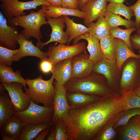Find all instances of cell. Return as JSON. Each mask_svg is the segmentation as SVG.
Returning a JSON list of instances; mask_svg holds the SVG:
<instances>
[{
  "label": "cell",
  "mask_w": 140,
  "mask_h": 140,
  "mask_svg": "<svg viewBox=\"0 0 140 140\" xmlns=\"http://www.w3.org/2000/svg\"><path fill=\"white\" fill-rule=\"evenodd\" d=\"M53 107L41 106L32 100L27 108L22 111L14 113L13 116L20 120L25 125L41 123L53 124Z\"/></svg>",
  "instance_id": "5b68a950"
},
{
  "label": "cell",
  "mask_w": 140,
  "mask_h": 140,
  "mask_svg": "<svg viewBox=\"0 0 140 140\" xmlns=\"http://www.w3.org/2000/svg\"><path fill=\"white\" fill-rule=\"evenodd\" d=\"M115 58L117 68L120 72L122 66L124 62L131 57L140 59L139 54L135 53L129 48L126 43L120 39L115 38Z\"/></svg>",
  "instance_id": "7402d4cb"
},
{
  "label": "cell",
  "mask_w": 140,
  "mask_h": 140,
  "mask_svg": "<svg viewBox=\"0 0 140 140\" xmlns=\"http://www.w3.org/2000/svg\"><path fill=\"white\" fill-rule=\"evenodd\" d=\"M0 7L8 18L25 15V10L36 9L38 6L50 4L45 0H33L20 2L18 0H0Z\"/></svg>",
  "instance_id": "9c48e42d"
},
{
  "label": "cell",
  "mask_w": 140,
  "mask_h": 140,
  "mask_svg": "<svg viewBox=\"0 0 140 140\" xmlns=\"http://www.w3.org/2000/svg\"><path fill=\"white\" fill-rule=\"evenodd\" d=\"M64 86L66 92H80L102 97L110 96L117 93L109 87L103 75L93 71L86 77L70 80Z\"/></svg>",
  "instance_id": "7a4b0ae2"
},
{
  "label": "cell",
  "mask_w": 140,
  "mask_h": 140,
  "mask_svg": "<svg viewBox=\"0 0 140 140\" xmlns=\"http://www.w3.org/2000/svg\"><path fill=\"white\" fill-rule=\"evenodd\" d=\"M5 89L0 85V129L15 112L14 106Z\"/></svg>",
  "instance_id": "44dd1931"
},
{
  "label": "cell",
  "mask_w": 140,
  "mask_h": 140,
  "mask_svg": "<svg viewBox=\"0 0 140 140\" xmlns=\"http://www.w3.org/2000/svg\"><path fill=\"white\" fill-rule=\"evenodd\" d=\"M93 71L103 75L111 89L116 93H120V72L118 69L115 59L110 60L104 58L100 62L94 65Z\"/></svg>",
  "instance_id": "ba28073f"
},
{
  "label": "cell",
  "mask_w": 140,
  "mask_h": 140,
  "mask_svg": "<svg viewBox=\"0 0 140 140\" xmlns=\"http://www.w3.org/2000/svg\"><path fill=\"white\" fill-rule=\"evenodd\" d=\"M140 85V59L131 57L123 64L120 72V93L134 90Z\"/></svg>",
  "instance_id": "8992f818"
},
{
  "label": "cell",
  "mask_w": 140,
  "mask_h": 140,
  "mask_svg": "<svg viewBox=\"0 0 140 140\" xmlns=\"http://www.w3.org/2000/svg\"><path fill=\"white\" fill-rule=\"evenodd\" d=\"M123 95L124 110L140 108V97L134 91L127 92L122 94Z\"/></svg>",
  "instance_id": "836d02e7"
},
{
  "label": "cell",
  "mask_w": 140,
  "mask_h": 140,
  "mask_svg": "<svg viewBox=\"0 0 140 140\" xmlns=\"http://www.w3.org/2000/svg\"><path fill=\"white\" fill-rule=\"evenodd\" d=\"M2 140H15L14 138L6 135L0 133Z\"/></svg>",
  "instance_id": "bcb514c9"
},
{
  "label": "cell",
  "mask_w": 140,
  "mask_h": 140,
  "mask_svg": "<svg viewBox=\"0 0 140 140\" xmlns=\"http://www.w3.org/2000/svg\"><path fill=\"white\" fill-rule=\"evenodd\" d=\"M53 84L55 91L53 120L54 124L58 120H62L65 117L71 108L67 101L66 90L64 86L58 83L55 81Z\"/></svg>",
  "instance_id": "8fae6325"
},
{
  "label": "cell",
  "mask_w": 140,
  "mask_h": 140,
  "mask_svg": "<svg viewBox=\"0 0 140 140\" xmlns=\"http://www.w3.org/2000/svg\"><path fill=\"white\" fill-rule=\"evenodd\" d=\"M133 11L135 17L136 27L137 30L140 23V0H137L135 3L130 6Z\"/></svg>",
  "instance_id": "74e56055"
},
{
  "label": "cell",
  "mask_w": 140,
  "mask_h": 140,
  "mask_svg": "<svg viewBox=\"0 0 140 140\" xmlns=\"http://www.w3.org/2000/svg\"><path fill=\"white\" fill-rule=\"evenodd\" d=\"M137 33H140V23L139 27L138 29L137 30Z\"/></svg>",
  "instance_id": "681fc988"
},
{
  "label": "cell",
  "mask_w": 140,
  "mask_h": 140,
  "mask_svg": "<svg viewBox=\"0 0 140 140\" xmlns=\"http://www.w3.org/2000/svg\"><path fill=\"white\" fill-rule=\"evenodd\" d=\"M66 95L68 103L71 109L76 108L88 104L102 97L78 92H66Z\"/></svg>",
  "instance_id": "ffe728a7"
},
{
  "label": "cell",
  "mask_w": 140,
  "mask_h": 140,
  "mask_svg": "<svg viewBox=\"0 0 140 140\" xmlns=\"http://www.w3.org/2000/svg\"><path fill=\"white\" fill-rule=\"evenodd\" d=\"M47 22L52 29V32L50 39L45 43L37 42L36 45L41 50L48 44L52 42H57L61 44H67L69 36L66 32L64 31L65 27V20L63 17L57 18H47Z\"/></svg>",
  "instance_id": "7c38bea8"
},
{
  "label": "cell",
  "mask_w": 140,
  "mask_h": 140,
  "mask_svg": "<svg viewBox=\"0 0 140 140\" xmlns=\"http://www.w3.org/2000/svg\"><path fill=\"white\" fill-rule=\"evenodd\" d=\"M106 9L113 13L121 15L128 20H131V17L134 16L130 6H127L123 3L110 2L106 5Z\"/></svg>",
  "instance_id": "1f68e13d"
},
{
  "label": "cell",
  "mask_w": 140,
  "mask_h": 140,
  "mask_svg": "<svg viewBox=\"0 0 140 140\" xmlns=\"http://www.w3.org/2000/svg\"><path fill=\"white\" fill-rule=\"evenodd\" d=\"M87 49L85 42L81 41L71 46L66 45L64 44L51 45L46 52L48 60L54 65L60 61L86 52Z\"/></svg>",
  "instance_id": "52a82bcc"
},
{
  "label": "cell",
  "mask_w": 140,
  "mask_h": 140,
  "mask_svg": "<svg viewBox=\"0 0 140 140\" xmlns=\"http://www.w3.org/2000/svg\"><path fill=\"white\" fill-rule=\"evenodd\" d=\"M63 17L66 27V32L69 36L68 45H69L73 40L82 35L89 33L88 28L85 25L75 23L68 16H64Z\"/></svg>",
  "instance_id": "4316f807"
},
{
  "label": "cell",
  "mask_w": 140,
  "mask_h": 140,
  "mask_svg": "<svg viewBox=\"0 0 140 140\" xmlns=\"http://www.w3.org/2000/svg\"><path fill=\"white\" fill-rule=\"evenodd\" d=\"M123 101L122 94L117 93L70 109L61 120L68 140H94L106 124L124 110Z\"/></svg>",
  "instance_id": "6da1fadb"
},
{
  "label": "cell",
  "mask_w": 140,
  "mask_h": 140,
  "mask_svg": "<svg viewBox=\"0 0 140 140\" xmlns=\"http://www.w3.org/2000/svg\"><path fill=\"white\" fill-rule=\"evenodd\" d=\"M130 42L133 49L140 50V33H135L131 36L130 38Z\"/></svg>",
  "instance_id": "ab89813d"
},
{
  "label": "cell",
  "mask_w": 140,
  "mask_h": 140,
  "mask_svg": "<svg viewBox=\"0 0 140 140\" xmlns=\"http://www.w3.org/2000/svg\"><path fill=\"white\" fill-rule=\"evenodd\" d=\"M71 58L61 60L54 65L52 72V75L55 81L61 85L64 86L71 79L72 73Z\"/></svg>",
  "instance_id": "d6986e66"
},
{
  "label": "cell",
  "mask_w": 140,
  "mask_h": 140,
  "mask_svg": "<svg viewBox=\"0 0 140 140\" xmlns=\"http://www.w3.org/2000/svg\"><path fill=\"white\" fill-rule=\"evenodd\" d=\"M134 91L140 97V85Z\"/></svg>",
  "instance_id": "c3c4849f"
},
{
  "label": "cell",
  "mask_w": 140,
  "mask_h": 140,
  "mask_svg": "<svg viewBox=\"0 0 140 140\" xmlns=\"http://www.w3.org/2000/svg\"><path fill=\"white\" fill-rule=\"evenodd\" d=\"M16 26L8 25L3 15L0 12V42L8 48L15 50L18 44L20 33Z\"/></svg>",
  "instance_id": "5bb4252c"
},
{
  "label": "cell",
  "mask_w": 140,
  "mask_h": 140,
  "mask_svg": "<svg viewBox=\"0 0 140 140\" xmlns=\"http://www.w3.org/2000/svg\"><path fill=\"white\" fill-rule=\"evenodd\" d=\"M124 1L125 0H107V2L117 3H123Z\"/></svg>",
  "instance_id": "7dc6e473"
},
{
  "label": "cell",
  "mask_w": 140,
  "mask_h": 140,
  "mask_svg": "<svg viewBox=\"0 0 140 140\" xmlns=\"http://www.w3.org/2000/svg\"><path fill=\"white\" fill-rule=\"evenodd\" d=\"M79 9H80L89 0H77Z\"/></svg>",
  "instance_id": "f6af8a7d"
},
{
  "label": "cell",
  "mask_w": 140,
  "mask_h": 140,
  "mask_svg": "<svg viewBox=\"0 0 140 140\" xmlns=\"http://www.w3.org/2000/svg\"><path fill=\"white\" fill-rule=\"evenodd\" d=\"M81 39L85 40L88 42L87 47L89 53V59L94 65L100 62L105 58L101 49L99 39L88 33L82 35L74 39L73 45L77 43Z\"/></svg>",
  "instance_id": "e0dca14e"
},
{
  "label": "cell",
  "mask_w": 140,
  "mask_h": 140,
  "mask_svg": "<svg viewBox=\"0 0 140 140\" xmlns=\"http://www.w3.org/2000/svg\"><path fill=\"white\" fill-rule=\"evenodd\" d=\"M107 0H89L80 10L84 13V23L88 26L100 16L106 10Z\"/></svg>",
  "instance_id": "2e32d148"
},
{
  "label": "cell",
  "mask_w": 140,
  "mask_h": 140,
  "mask_svg": "<svg viewBox=\"0 0 140 140\" xmlns=\"http://www.w3.org/2000/svg\"><path fill=\"white\" fill-rule=\"evenodd\" d=\"M137 30L136 27L123 29L118 27L110 28L109 35L114 38H118L123 40L127 44L129 48L133 52L130 42V35Z\"/></svg>",
  "instance_id": "d6a6232c"
},
{
  "label": "cell",
  "mask_w": 140,
  "mask_h": 140,
  "mask_svg": "<svg viewBox=\"0 0 140 140\" xmlns=\"http://www.w3.org/2000/svg\"><path fill=\"white\" fill-rule=\"evenodd\" d=\"M138 54L140 55V50L138 51Z\"/></svg>",
  "instance_id": "f907efd6"
},
{
  "label": "cell",
  "mask_w": 140,
  "mask_h": 140,
  "mask_svg": "<svg viewBox=\"0 0 140 140\" xmlns=\"http://www.w3.org/2000/svg\"><path fill=\"white\" fill-rule=\"evenodd\" d=\"M42 7L37 12L32 10L27 15L8 18V24L11 26H20L24 29L20 33L27 39L31 37L36 39L37 43L41 42L43 38L40 30L41 26L48 24Z\"/></svg>",
  "instance_id": "3957f363"
},
{
  "label": "cell",
  "mask_w": 140,
  "mask_h": 140,
  "mask_svg": "<svg viewBox=\"0 0 140 140\" xmlns=\"http://www.w3.org/2000/svg\"><path fill=\"white\" fill-rule=\"evenodd\" d=\"M45 140H55L54 127V124H53L50 128L49 131Z\"/></svg>",
  "instance_id": "7bdbcfd3"
},
{
  "label": "cell",
  "mask_w": 140,
  "mask_h": 140,
  "mask_svg": "<svg viewBox=\"0 0 140 140\" xmlns=\"http://www.w3.org/2000/svg\"><path fill=\"white\" fill-rule=\"evenodd\" d=\"M54 79L53 75L48 80L43 79L41 75L33 79L27 78L26 80L28 88L24 89V93L37 104L40 103L45 106L53 107Z\"/></svg>",
  "instance_id": "277c9868"
},
{
  "label": "cell",
  "mask_w": 140,
  "mask_h": 140,
  "mask_svg": "<svg viewBox=\"0 0 140 140\" xmlns=\"http://www.w3.org/2000/svg\"><path fill=\"white\" fill-rule=\"evenodd\" d=\"M99 42L101 48L105 58L110 60L115 59V38L109 35L99 40Z\"/></svg>",
  "instance_id": "4dcf8cb0"
},
{
  "label": "cell",
  "mask_w": 140,
  "mask_h": 140,
  "mask_svg": "<svg viewBox=\"0 0 140 140\" xmlns=\"http://www.w3.org/2000/svg\"><path fill=\"white\" fill-rule=\"evenodd\" d=\"M62 8L72 9H79L77 0H61Z\"/></svg>",
  "instance_id": "60d3db41"
},
{
  "label": "cell",
  "mask_w": 140,
  "mask_h": 140,
  "mask_svg": "<svg viewBox=\"0 0 140 140\" xmlns=\"http://www.w3.org/2000/svg\"><path fill=\"white\" fill-rule=\"evenodd\" d=\"M51 6L56 7H61V0H45Z\"/></svg>",
  "instance_id": "ee69618b"
},
{
  "label": "cell",
  "mask_w": 140,
  "mask_h": 140,
  "mask_svg": "<svg viewBox=\"0 0 140 140\" xmlns=\"http://www.w3.org/2000/svg\"><path fill=\"white\" fill-rule=\"evenodd\" d=\"M50 128L44 129L41 131L35 137L34 139V140H44L49 131Z\"/></svg>",
  "instance_id": "b9f144b4"
},
{
  "label": "cell",
  "mask_w": 140,
  "mask_h": 140,
  "mask_svg": "<svg viewBox=\"0 0 140 140\" xmlns=\"http://www.w3.org/2000/svg\"><path fill=\"white\" fill-rule=\"evenodd\" d=\"M136 116L125 124L117 128L119 140H140V116Z\"/></svg>",
  "instance_id": "ac0fdd59"
},
{
  "label": "cell",
  "mask_w": 140,
  "mask_h": 140,
  "mask_svg": "<svg viewBox=\"0 0 140 140\" xmlns=\"http://www.w3.org/2000/svg\"></svg>",
  "instance_id": "816d5d0a"
},
{
  "label": "cell",
  "mask_w": 140,
  "mask_h": 140,
  "mask_svg": "<svg viewBox=\"0 0 140 140\" xmlns=\"http://www.w3.org/2000/svg\"><path fill=\"white\" fill-rule=\"evenodd\" d=\"M53 124L44 123L25 125L23 128L18 140H33L41 131L50 128Z\"/></svg>",
  "instance_id": "83f0119b"
},
{
  "label": "cell",
  "mask_w": 140,
  "mask_h": 140,
  "mask_svg": "<svg viewBox=\"0 0 140 140\" xmlns=\"http://www.w3.org/2000/svg\"><path fill=\"white\" fill-rule=\"evenodd\" d=\"M55 140H68L65 126L61 120H59L54 124Z\"/></svg>",
  "instance_id": "8d00e7d4"
},
{
  "label": "cell",
  "mask_w": 140,
  "mask_h": 140,
  "mask_svg": "<svg viewBox=\"0 0 140 140\" xmlns=\"http://www.w3.org/2000/svg\"><path fill=\"white\" fill-rule=\"evenodd\" d=\"M0 80L1 83H20L26 88V80L22 76L20 71H14L12 68L6 65L0 64Z\"/></svg>",
  "instance_id": "cb8c5ba5"
},
{
  "label": "cell",
  "mask_w": 140,
  "mask_h": 140,
  "mask_svg": "<svg viewBox=\"0 0 140 140\" xmlns=\"http://www.w3.org/2000/svg\"><path fill=\"white\" fill-rule=\"evenodd\" d=\"M93 22L88 26L89 33L93 37L100 39L109 35L110 28L108 25L103 15Z\"/></svg>",
  "instance_id": "484cf974"
},
{
  "label": "cell",
  "mask_w": 140,
  "mask_h": 140,
  "mask_svg": "<svg viewBox=\"0 0 140 140\" xmlns=\"http://www.w3.org/2000/svg\"><path fill=\"white\" fill-rule=\"evenodd\" d=\"M17 41L19 47V51L14 56V61L17 62L24 57L27 56L35 57L41 60L47 59L46 52H43L37 46H35L31 40L26 39L20 34Z\"/></svg>",
  "instance_id": "9a60e30c"
},
{
  "label": "cell",
  "mask_w": 140,
  "mask_h": 140,
  "mask_svg": "<svg viewBox=\"0 0 140 140\" xmlns=\"http://www.w3.org/2000/svg\"><path fill=\"white\" fill-rule=\"evenodd\" d=\"M89 55L86 52L78 54L71 58V80L86 77L93 71L94 64L89 60Z\"/></svg>",
  "instance_id": "4fadbf2b"
},
{
  "label": "cell",
  "mask_w": 140,
  "mask_h": 140,
  "mask_svg": "<svg viewBox=\"0 0 140 140\" xmlns=\"http://www.w3.org/2000/svg\"><path fill=\"white\" fill-rule=\"evenodd\" d=\"M54 65L47 59L41 60L39 67L41 71L44 73L47 74L52 71Z\"/></svg>",
  "instance_id": "f35d334b"
},
{
  "label": "cell",
  "mask_w": 140,
  "mask_h": 140,
  "mask_svg": "<svg viewBox=\"0 0 140 140\" xmlns=\"http://www.w3.org/2000/svg\"><path fill=\"white\" fill-rule=\"evenodd\" d=\"M1 84L8 93L14 106L15 112L23 111L27 109L30 103L29 97L23 92V86L21 83L13 82Z\"/></svg>",
  "instance_id": "30bf717a"
},
{
  "label": "cell",
  "mask_w": 140,
  "mask_h": 140,
  "mask_svg": "<svg viewBox=\"0 0 140 140\" xmlns=\"http://www.w3.org/2000/svg\"><path fill=\"white\" fill-rule=\"evenodd\" d=\"M19 51L18 49H9L2 46H0V64L11 66L14 61L15 54Z\"/></svg>",
  "instance_id": "d590c367"
},
{
  "label": "cell",
  "mask_w": 140,
  "mask_h": 140,
  "mask_svg": "<svg viewBox=\"0 0 140 140\" xmlns=\"http://www.w3.org/2000/svg\"><path fill=\"white\" fill-rule=\"evenodd\" d=\"M136 116H140V108H135L123 110L113 118V126L116 130L117 128L126 124L132 117Z\"/></svg>",
  "instance_id": "f546056e"
},
{
  "label": "cell",
  "mask_w": 140,
  "mask_h": 140,
  "mask_svg": "<svg viewBox=\"0 0 140 140\" xmlns=\"http://www.w3.org/2000/svg\"><path fill=\"white\" fill-rule=\"evenodd\" d=\"M113 119L102 128L94 140H112L115 138L116 130L114 127Z\"/></svg>",
  "instance_id": "e575fe53"
},
{
  "label": "cell",
  "mask_w": 140,
  "mask_h": 140,
  "mask_svg": "<svg viewBox=\"0 0 140 140\" xmlns=\"http://www.w3.org/2000/svg\"><path fill=\"white\" fill-rule=\"evenodd\" d=\"M43 7L45 17L57 18L64 16H70L83 19L84 13L80 9L56 7L49 5H43Z\"/></svg>",
  "instance_id": "603a6c76"
},
{
  "label": "cell",
  "mask_w": 140,
  "mask_h": 140,
  "mask_svg": "<svg viewBox=\"0 0 140 140\" xmlns=\"http://www.w3.org/2000/svg\"><path fill=\"white\" fill-rule=\"evenodd\" d=\"M25 125L19 119L13 116L7 120L0 129V133L18 140Z\"/></svg>",
  "instance_id": "d4e9b609"
},
{
  "label": "cell",
  "mask_w": 140,
  "mask_h": 140,
  "mask_svg": "<svg viewBox=\"0 0 140 140\" xmlns=\"http://www.w3.org/2000/svg\"><path fill=\"white\" fill-rule=\"evenodd\" d=\"M110 28L123 26L127 29L135 27V21L124 19L117 14L113 13L106 10L103 15Z\"/></svg>",
  "instance_id": "f1b7e54d"
}]
</instances>
